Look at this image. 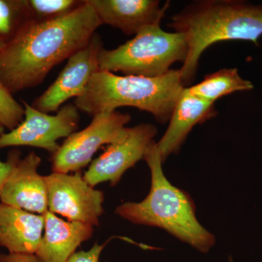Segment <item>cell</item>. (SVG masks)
Returning <instances> with one entry per match:
<instances>
[{"label":"cell","mask_w":262,"mask_h":262,"mask_svg":"<svg viewBox=\"0 0 262 262\" xmlns=\"http://www.w3.org/2000/svg\"><path fill=\"white\" fill-rule=\"evenodd\" d=\"M101 25L87 0L60 18L29 19L0 53V80L12 94L39 85L53 67L87 46Z\"/></svg>","instance_id":"6da1fadb"},{"label":"cell","mask_w":262,"mask_h":262,"mask_svg":"<svg viewBox=\"0 0 262 262\" xmlns=\"http://www.w3.org/2000/svg\"><path fill=\"white\" fill-rule=\"evenodd\" d=\"M170 27L182 33L188 45L187 59L179 70L183 84L192 82L202 53L220 41H251L262 35V5L242 1L198 2L172 17Z\"/></svg>","instance_id":"7a4b0ae2"},{"label":"cell","mask_w":262,"mask_h":262,"mask_svg":"<svg viewBox=\"0 0 262 262\" xmlns=\"http://www.w3.org/2000/svg\"><path fill=\"white\" fill-rule=\"evenodd\" d=\"M144 160L151 172V188L148 195L139 203L127 202L117 207L115 213L136 225L165 229L183 242L203 253L215 244L214 235L200 224L195 207L187 193L170 184L163 173V160L153 141Z\"/></svg>","instance_id":"3957f363"},{"label":"cell","mask_w":262,"mask_h":262,"mask_svg":"<svg viewBox=\"0 0 262 262\" xmlns=\"http://www.w3.org/2000/svg\"><path fill=\"white\" fill-rule=\"evenodd\" d=\"M184 89L179 70L155 77L120 76L99 70L92 76L83 94L75 98L74 105L93 117L130 106L166 123Z\"/></svg>","instance_id":"277c9868"},{"label":"cell","mask_w":262,"mask_h":262,"mask_svg":"<svg viewBox=\"0 0 262 262\" xmlns=\"http://www.w3.org/2000/svg\"><path fill=\"white\" fill-rule=\"evenodd\" d=\"M188 45L182 33L168 32L160 24L143 29L115 49L102 48L98 57L99 70L125 75L163 76L177 62L187 59Z\"/></svg>","instance_id":"5b68a950"},{"label":"cell","mask_w":262,"mask_h":262,"mask_svg":"<svg viewBox=\"0 0 262 262\" xmlns=\"http://www.w3.org/2000/svg\"><path fill=\"white\" fill-rule=\"evenodd\" d=\"M128 114L104 112L94 115L89 126L66 139L51 155L52 170L55 173L80 171L92 161L93 156L105 144L120 140L127 132L130 121Z\"/></svg>","instance_id":"8992f818"},{"label":"cell","mask_w":262,"mask_h":262,"mask_svg":"<svg viewBox=\"0 0 262 262\" xmlns=\"http://www.w3.org/2000/svg\"><path fill=\"white\" fill-rule=\"evenodd\" d=\"M23 106V121L13 130L0 135V149L33 146L46 150L52 155L59 148L57 141L68 137L78 128L80 113L74 103L62 106L55 115L39 111L24 101Z\"/></svg>","instance_id":"52a82bcc"},{"label":"cell","mask_w":262,"mask_h":262,"mask_svg":"<svg viewBox=\"0 0 262 262\" xmlns=\"http://www.w3.org/2000/svg\"><path fill=\"white\" fill-rule=\"evenodd\" d=\"M48 190V211L72 222L94 227L102 215L104 194L84 180L80 171L53 173L45 177Z\"/></svg>","instance_id":"ba28073f"},{"label":"cell","mask_w":262,"mask_h":262,"mask_svg":"<svg viewBox=\"0 0 262 262\" xmlns=\"http://www.w3.org/2000/svg\"><path fill=\"white\" fill-rule=\"evenodd\" d=\"M102 48L101 38L96 33L87 46L68 58L54 82L33 101V107L42 113H53L70 98L83 94L92 76L99 71L98 57Z\"/></svg>","instance_id":"9c48e42d"},{"label":"cell","mask_w":262,"mask_h":262,"mask_svg":"<svg viewBox=\"0 0 262 262\" xmlns=\"http://www.w3.org/2000/svg\"><path fill=\"white\" fill-rule=\"evenodd\" d=\"M157 132L156 127L151 124L127 127L123 138L108 145L106 151L92 162L83 175L84 180L94 187L106 182L116 185L127 170L144 159Z\"/></svg>","instance_id":"30bf717a"},{"label":"cell","mask_w":262,"mask_h":262,"mask_svg":"<svg viewBox=\"0 0 262 262\" xmlns=\"http://www.w3.org/2000/svg\"><path fill=\"white\" fill-rule=\"evenodd\" d=\"M9 155L13 168L2 189L0 202L31 213L45 214L48 211V190L46 178L37 171L41 158L34 151L23 159L18 150H12Z\"/></svg>","instance_id":"8fae6325"},{"label":"cell","mask_w":262,"mask_h":262,"mask_svg":"<svg viewBox=\"0 0 262 262\" xmlns=\"http://www.w3.org/2000/svg\"><path fill=\"white\" fill-rule=\"evenodd\" d=\"M101 24L111 26L127 35L160 24L168 3L156 0H87Z\"/></svg>","instance_id":"7c38bea8"},{"label":"cell","mask_w":262,"mask_h":262,"mask_svg":"<svg viewBox=\"0 0 262 262\" xmlns=\"http://www.w3.org/2000/svg\"><path fill=\"white\" fill-rule=\"evenodd\" d=\"M215 115L214 103L191 94L187 88L183 90L169 120V126L157 143L163 162L170 155L178 152L193 127Z\"/></svg>","instance_id":"4fadbf2b"},{"label":"cell","mask_w":262,"mask_h":262,"mask_svg":"<svg viewBox=\"0 0 262 262\" xmlns=\"http://www.w3.org/2000/svg\"><path fill=\"white\" fill-rule=\"evenodd\" d=\"M43 215L45 232L35 254L40 262H67L94 233L92 226L61 220L49 211Z\"/></svg>","instance_id":"5bb4252c"},{"label":"cell","mask_w":262,"mask_h":262,"mask_svg":"<svg viewBox=\"0 0 262 262\" xmlns=\"http://www.w3.org/2000/svg\"><path fill=\"white\" fill-rule=\"evenodd\" d=\"M44 227V215L0 202V246L10 253L36 254Z\"/></svg>","instance_id":"9a60e30c"},{"label":"cell","mask_w":262,"mask_h":262,"mask_svg":"<svg viewBox=\"0 0 262 262\" xmlns=\"http://www.w3.org/2000/svg\"><path fill=\"white\" fill-rule=\"evenodd\" d=\"M253 89L252 82L241 77L236 68L222 69L206 75L200 83L187 88L191 94L212 103L227 95Z\"/></svg>","instance_id":"2e32d148"},{"label":"cell","mask_w":262,"mask_h":262,"mask_svg":"<svg viewBox=\"0 0 262 262\" xmlns=\"http://www.w3.org/2000/svg\"><path fill=\"white\" fill-rule=\"evenodd\" d=\"M28 20L25 0H0V39L5 43Z\"/></svg>","instance_id":"e0dca14e"},{"label":"cell","mask_w":262,"mask_h":262,"mask_svg":"<svg viewBox=\"0 0 262 262\" xmlns=\"http://www.w3.org/2000/svg\"><path fill=\"white\" fill-rule=\"evenodd\" d=\"M82 1L77 0H25L29 19L48 20L69 14Z\"/></svg>","instance_id":"ac0fdd59"},{"label":"cell","mask_w":262,"mask_h":262,"mask_svg":"<svg viewBox=\"0 0 262 262\" xmlns=\"http://www.w3.org/2000/svg\"><path fill=\"white\" fill-rule=\"evenodd\" d=\"M24 115L23 105L13 98V94L0 80V125L13 130L23 121Z\"/></svg>","instance_id":"d6986e66"},{"label":"cell","mask_w":262,"mask_h":262,"mask_svg":"<svg viewBox=\"0 0 262 262\" xmlns=\"http://www.w3.org/2000/svg\"><path fill=\"white\" fill-rule=\"evenodd\" d=\"M105 244L96 243L89 251H81L75 253L67 262H99L100 255L102 252Z\"/></svg>","instance_id":"ffe728a7"},{"label":"cell","mask_w":262,"mask_h":262,"mask_svg":"<svg viewBox=\"0 0 262 262\" xmlns=\"http://www.w3.org/2000/svg\"><path fill=\"white\" fill-rule=\"evenodd\" d=\"M0 262H40L35 254L0 253Z\"/></svg>","instance_id":"44dd1931"},{"label":"cell","mask_w":262,"mask_h":262,"mask_svg":"<svg viewBox=\"0 0 262 262\" xmlns=\"http://www.w3.org/2000/svg\"><path fill=\"white\" fill-rule=\"evenodd\" d=\"M12 168H13V160L11 157L8 155L6 162L0 161V194L7 179L9 177Z\"/></svg>","instance_id":"7402d4cb"},{"label":"cell","mask_w":262,"mask_h":262,"mask_svg":"<svg viewBox=\"0 0 262 262\" xmlns=\"http://www.w3.org/2000/svg\"><path fill=\"white\" fill-rule=\"evenodd\" d=\"M5 42L3 39H0V53H1L2 50L3 49V48L5 47Z\"/></svg>","instance_id":"603a6c76"},{"label":"cell","mask_w":262,"mask_h":262,"mask_svg":"<svg viewBox=\"0 0 262 262\" xmlns=\"http://www.w3.org/2000/svg\"><path fill=\"white\" fill-rule=\"evenodd\" d=\"M5 130V128L4 127L2 126V125H0V135H2V134H4Z\"/></svg>","instance_id":"cb8c5ba5"}]
</instances>
